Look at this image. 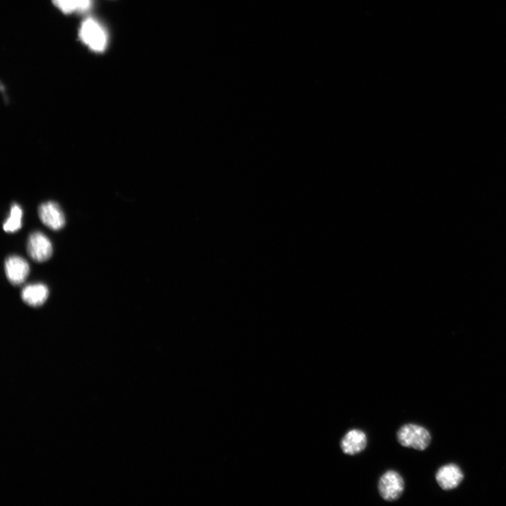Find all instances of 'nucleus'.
<instances>
[{
	"instance_id": "nucleus-1",
	"label": "nucleus",
	"mask_w": 506,
	"mask_h": 506,
	"mask_svg": "<svg viewBox=\"0 0 506 506\" xmlns=\"http://www.w3.org/2000/svg\"><path fill=\"white\" fill-rule=\"evenodd\" d=\"M396 438L399 444L403 446L418 451L427 448L432 440L431 435L427 429L414 423L402 426L396 433Z\"/></svg>"
},
{
	"instance_id": "nucleus-2",
	"label": "nucleus",
	"mask_w": 506,
	"mask_h": 506,
	"mask_svg": "<svg viewBox=\"0 0 506 506\" xmlns=\"http://www.w3.org/2000/svg\"><path fill=\"white\" fill-rule=\"evenodd\" d=\"M79 39L96 52H103L107 45V34L94 19L88 18L81 25Z\"/></svg>"
},
{
	"instance_id": "nucleus-3",
	"label": "nucleus",
	"mask_w": 506,
	"mask_h": 506,
	"mask_svg": "<svg viewBox=\"0 0 506 506\" xmlns=\"http://www.w3.org/2000/svg\"><path fill=\"white\" fill-rule=\"evenodd\" d=\"M378 488L381 498L391 502L401 497L405 483L401 474L394 470H388L381 477Z\"/></svg>"
},
{
	"instance_id": "nucleus-4",
	"label": "nucleus",
	"mask_w": 506,
	"mask_h": 506,
	"mask_svg": "<svg viewBox=\"0 0 506 506\" xmlns=\"http://www.w3.org/2000/svg\"><path fill=\"white\" fill-rule=\"evenodd\" d=\"M27 251L29 256L38 262L49 260L53 252L49 239L39 231L34 232L29 236Z\"/></svg>"
},
{
	"instance_id": "nucleus-5",
	"label": "nucleus",
	"mask_w": 506,
	"mask_h": 506,
	"mask_svg": "<svg viewBox=\"0 0 506 506\" xmlns=\"http://www.w3.org/2000/svg\"><path fill=\"white\" fill-rule=\"evenodd\" d=\"M39 217L44 225L53 230L62 229L66 223L63 211L55 202L42 204L39 208Z\"/></svg>"
},
{
	"instance_id": "nucleus-6",
	"label": "nucleus",
	"mask_w": 506,
	"mask_h": 506,
	"mask_svg": "<svg viewBox=\"0 0 506 506\" xmlns=\"http://www.w3.org/2000/svg\"><path fill=\"white\" fill-rule=\"evenodd\" d=\"M435 477L439 486L448 491L458 488L463 481L464 475L458 466L451 464L441 467Z\"/></svg>"
},
{
	"instance_id": "nucleus-7",
	"label": "nucleus",
	"mask_w": 506,
	"mask_h": 506,
	"mask_svg": "<svg viewBox=\"0 0 506 506\" xmlns=\"http://www.w3.org/2000/svg\"><path fill=\"white\" fill-rule=\"evenodd\" d=\"M29 264L23 258L11 256L5 262V273L10 282L20 285L27 279L29 274Z\"/></svg>"
},
{
	"instance_id": "nucleus-8",
	"label": "nucleus",
	"mask_w": 506,
	"mask_h": 506,
	"mask_svg": "<svg viewBox=\"0 0 506 506\" xmlns=\"http://www.w3.org/2000/svg\"><path fill=\"white\" fill-rule=\"evenodd\" d=\"M367 446L366 434L359 429H353L344 435L340 448L344 455L355 456L360 454Z\"/></svg>"
},
{
	"instance_id": "nucleus-9",
	"label": "nucleus",
	"mask_w": 506,
	"mask_h": 506,
	"mask_svg": "<svg viewBox=\"0 0 506 506\" xmlns=\"http://www.w3.org/2000/svg\"><path fill=\"white\" fill-rule=\"evenodd\" d=\"M49 296L47 287L42 283L25 287L21 292L22 300L27 305L38 307L45 303Z\"/></svg>"
},
{
	"instance_id": "nucleus-10",
	"label": "nucleus",
	"mask_w": 506,
	"mask_h": 506,
	"mask_svg": "<svg viewBox=\"0 0 506 506\" xmlns=\"http://www.w3.org/2000/svg\"><path fill=\"white\" fill-rule=\"evenodd\" d=\"M23 211L21 207L14 204L11 207L10 215L3 225L4 230L7 232H15L20 229L22 226Z\"/></svg>"
},
{
	"instance_id": "nucleus-11",
	"label": "nucleus",
	"mask_w": 506,
	"mask_h": 506,
	"mask_svg": "<svg viewBox=\"0 0 506 506\" xmlns=\"http://www.w3.org/2000/svg\"><path fill=\"white\" fill-rule=\"evenodd\" d=\"M52 3L63 13L70 14L75 12L82 13L85 0H52Z\"/></svg>"
}]
</instances>
